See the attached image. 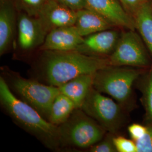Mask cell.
<instances>
[{"label":"cell","mask_w":152,"mask_h":152,"mask_svg":"<svg viewBox=\"0 0 152 152\" xmlns=\"http://www.w3.org/2000/svg\"><path fill=\"white\" fill-rule=\"evenodd\" d=\"M145 43L135 30L128 29L121 34L113 52L108 56L110 65L147 67L150 65Z\"/></svg>","instance_id":"52a82bcc"},{"label":"cell","mask_w":152,"mask_h":152,"mask_svg":"<svg viewBox=\"0 0 152 152\" xmlns=\"http://www.w3.org/2000/svg\"><path fill=\"white\" fill-rule=\"evenodd\" d=\"M57 1L76 11L81 9L88 7L86 0H57Z\"/></svg>","instance_id":"d4e9b609"},{"label":"cell","mask_w":152,"mask_h":152,"mask_svg":"<svg viewBox=\"0 0 152 152\" xmlns=\"http://www.w3.org/2000/svg\"><path fill=\"white\" fill-rule=\"evenodd\" d=\"M42 51L39 61L42 76L46 84L56 87L111 65L108 57L88 55L75 50Z\"/></svg>","instance_id":"6da1fadb"},{"label":"cell","mask_w":152,"mask_h":152,"mask_svg":"<svg viewBox=\"0 0 152 152\" xmlns=\"http://www.w3.org/2000/svg\"><path fill=\"white\" fill-rule=\"evenodd\" d=\"M134 19L136 29L152 55V2L142 6Z\"/></svg>","instance_id":"2e32d148"},{"label":"cell","mask_w":152,"mask_h":152,"mask_svg":"<svg viewBox=\"0 0 152 152\" xmlns=\"http://www.w3.org/2000/svg\"><path fill=\"white\" fill-rule=\"evenodd\" d=\"M47 0H14L17 9L32 16H37Z\"/></svg>","instance_id":"ac0fdd59"},{"label":"cell","mask_w":152,"mask_h":152,"mask_svg":"<svg viewBox=\"0 0 152 152\" xmlns=\"http://www.w3.org/2000/svg\"><path fill=\"white\" fill-rule=\"evenodd\" d=\"M76 108V104L71 99L60 92L51 105L48 121L58 126L69 117Z\"/></svg>","instance_id":"e0dca14e"},{"label":"cell","mask_w":152,"mask_h":152,"mask_svg":"<svg viewBox=\"0 0 152 152\" xmlns=\"http://www.w3.org/2000/svg\"><path fill=\"white\" fill-rule=\"evenodd\" d=\"M95 73L78 76L59 87L60 92L74 102L80 108L90 89L93 87Z\"/></svg>","instance_id":"9a60e30c"},{"label":"cell","mask_w":152,"mask_h":152,"mask_svg":"<svg viewBox=\"0 0 152 152\" xmlns=\"http://www.w3.org/2000/svg\"><path fill=\"white\" fill-rule=\"evenodd\" d=\"M147 126L143 125L133 124L128 127V131L131 138L134 141H136L140 139L147 132Z\"/></svg>","instance_id":"cb8c5ba5"},{"label":"cell","mask_w":152,"mask_h":152,"mask_svg":"<svg viewBox=\"0 0 152 152\" xmlns=\"http://www.w3.org/2000/svg\"><path fill=\"white\" fill-rule=\"evenodd\" d=\"M16 7L11 0H1L0 55L6 53L12 46L16 29Z\"/></svg>","instance_id":"4fadbf2b"},{"label":"cell","mask_w":152,"mask_h":152,"mask_svg":"<svg viewBox=\"0 0 152 152\" xmlns=\"http://www.w3.org/2000/svg\"><path fill=\"white\" fill-rule=\"evenodd\" d=\"M36 17L48 33L58 28L74 26L77 11L57 0H47Z\"/></svg>","instance_id":"9c48e42d"},{"label":"cell","mask_w":152,"mask_h":152,"mask_svg":"<svg viewBox=\"0 0 152 152\" xmlns=\"http://www.w3.org/2000/svg\"><path fill=\"white\" fill-rule=\"evenodd\" d=\"M125 10L134 18L137 11L147 3L152 2V0H119Z\"/></svg>","instance_id":"603a6c76"},{"label":"cell","mask_w":152,"mask_h":152,"mask_svg":"<svg viewBox=\"0 0 152 152\" xmlns=\"http://www.w3.org/2000/svg\"><path fill=\"white\" fill-rule=\"evenodd\" d=\"M0 102L12 120L24 130L36 137L50 150L60 149L58 126L49 122L32 107L17 98L3 77H0Z\"/></svg>","instance_id":"7a4b0ae2"},{"label":"cell","mask_w":152,"mask_h":152,"mask_svg":"<svg viewBox=\"0 0 152 152\" xmlns=\"http://www.w3.org/2000/svg\"><path fill=\"white\" fill-rule=\"evenodd\" d=\"M143 103L147 121L152 122V69L148 73L143 86Z\"/></svg>","instance_id":"d6986e66"},{"label":"cell","mask_w":152,"mask_h":152,"mask_svg":"<svg viewBox=\"0 0 152 152\" xmlns=\"http://www.w3.org/2000/svg\"><path fill=\"white\" fill-rule=\"evenodd\" d=\"M114 145L117 152H137L136 142L122 136L113 137Z\"/></svg>","instance_id":"44dd1931"},{"label":"cell","mask_w":152,"mask_h":152,"mask_svg":"<svg viewBox=\"0 0 152 152\" xmlns=\"http://www.w3.org/2000/svg\"><path fill=\"white\" fill-rule=\"evenodd\" d=\"M5 80L16 97L37 110L48 120L51 105L60 93L59 87L27 79L12 71H6Z\"/></svg>","instance_id":"5b68a950"},{"label":"cell","mask_w":152,"mask_h":152,"mask_svg":"<svg viewBox=\"0 0 152 152\" xmlns=\"http://www.w3.org/2000/svg\"><path fill=\"white\" fill-rule=\"evenodd\" d=\"M58 129L61 147L77 148H89L102 140L107 131L81 108L75 109Z\"/></svg>","instance_id":"3957f363"},{"label":"cell","mask_w":152,"mask_h":152,"mask_svg":"<svg viewBox=\"0 0 152 152\" xmlns=\"http://www.w3.org/2000/svg\"><path fill=\"white\" fill-rule=\"evenodd\" d=\"M74 26L83 37L114 27L103 16L88 7L77 10Z\"/></svg>","instance_id":"5bb4252c"},{"label":"cell","mask_w":152,"mask_h":152,"mask_svg":"<svg viewBox=\"0 0 152 152\" xmlns=\"http://www.w3.org/2000/svg\"><path fill=\"white\" fill-rule=\"evenodd\" d=\"M17 28L18 45L24 51L40 48L48 34L37 17L23 12L18 17Z\"/></svg>","instance_id":"ba28073f"},{"label":"cell","mask_w":152,"mask_h":152,"mask_svg":"<svg viewBox=\"0 0 152 152\" xmlns=\"http://www.w3.org/2000/svg\"><path fill=\"white\" fill-rule=\"evenodd\" d=\"M122 108L113 99L104 95L92 87L80 108L107 131L115 134L123 124Z\"/></svg>","instance_id":"8992f818"},{"label":"cell","mask_w":152,"mask_h":152,"mask_svg":"<svg viewBox=\"0 0 152 152\" xmlns=\"http://www.w3.org/2000/svg\"><path fill=\"white\" fill-rule=\"evenodd\" d=\"M148 122L146 133L140 139L135 141L137 152H152V122Z\"/></svg>","instance_id":"ffe728a7"},{"label":"cell","mask_w":152,"mask_h":152,"mask_svg":"<svg viewBox=\"0 0 152 152\" xmlns=\"http://www.w3.org/2000/svg\"><path fill=\"white\" fill-rule=\"evenodd\" d=\"M141 71L131 66L110 65L94 74L93 87L109 95L122 107L128 106L134 82Z\"/></svg>","instance_id":"277c9868"},{"label":"cell","mask_w":152,"mask_h":152,"mask_svg":"<svg viewBox=\"0 0 152 152\" xmlns=\"http://www.w3.org/2000/svg\"><path fill=\"white\" fill-rule=\"evenodd\" d=\"M84 37L78 32L74 26L58 28L48 33L41 51H72L82 43Z\"/></svg>","instance_id":"7c38bea8"},{"label":"cell","mask_w":152,"mask_h":152,"mask_svg":"<svg viewBox=\"0 0 152 152\" xmlns=\"http://www.w3.org/2000/svg\"><path fill=\"white\" fill-rule=\"evenodd\" d=\"M113 137L108 136L104 140L99 141L96 144L89 148V152H117L114 145Z\"/></svg>","instance_id":"7402d4cb"},{"label":"cell","mask_w":152,"mask_h":152,"mask_svg":"<svg viewBox=\"0 0 152 152\" xmlns=\"http://www.w3.org/2000/svg\"><path fill=\"white\" fill-rule=\"evenodd\" d=\"M121 34L115 30L107 29L84 37L75 51L82 54L102 56L111 54L115 48Z\"/></svg>","instance_id":"8fae6325"},{"label":"cell","mask_w":152,"mask_h":152,"mask_svg":"<svg viewBox=\"0 0 152 152\" xmlns=\"http://www.w3.org/2000/svg\"><path fill=\"white\" fill-rule=\"evenodd\" d=\"M88 8L103 16L114 27L136 30L134 19L125 10L119 0H86Z\"/></svg>","instance_id":"30bf717a"}]
</instances>
